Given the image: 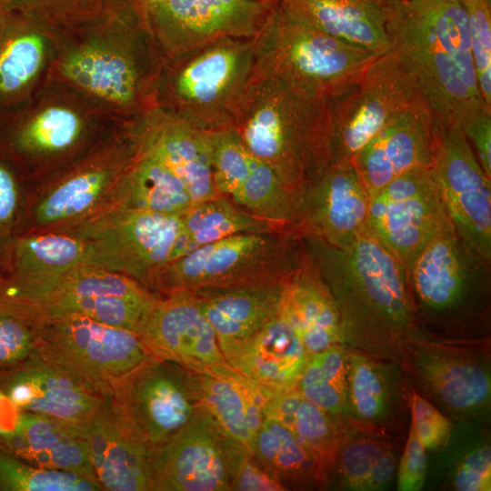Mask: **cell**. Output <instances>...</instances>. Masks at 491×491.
Here are the masks:
<instances>
[{
	"instance_id": "obj_26",
	"label": "cell",
	"mask_w": 491,
	"mask_h": 491,
	"mask_svg": "<svg viewBox=\"0 0 491 491\" xmlns=\"http://www.w3.org/2000/svg\"><path fill=\"white\" fill-rule=\"evenodd\" d=\"M54 52V29L25 14L0 9V115L44 84Z\"/></svg>"
},
{
	"instance_id": "obj_28",
	"label": "cell",
	"mask_w": 491,
	"mask_h": 491,
	"mask_svg": "<svg viewBox=\"0 0 491 491\" xmlns=\"http://www.w3.org/2000/svg\"><path fill=\"white\" fill-rule=\"evenodd\" d=\"M208 132L158 107L138 120L142 145L181 180L194 204L220 195L213 180Z\"/></svg>"
},
{
	"instance_id": "obj_18",
	"label": "cell",
	"mask_w": 491,
	"mask_h": 491,
	"mask_svg": "<svg viewBox=\"0 0 491 491\" xmlns=\"http://www.w3.org/2000/svg\"><path fill=\"white\" fill-rule=\"evenodd\" d=\"M436 128L432 173L446 211L460 235L491 262V179L458 124L436 117Z\"/></svg>"
},
{
	"instance_id": "obj_57",
	"label": "cell",
	"mask_w": 491,
	"mask_h": 491,
	"mask_svg": "<svg viewBox=\"0 0 491 491\" xmlns=\"http://www.w3.org/2000/svg\"><path fill=\"white\" fill-rule=\"evenodd\" d=\"M384 5H386V4H389V3H392V2H396V1H401V0H380Z\"/></svg>"
},
{
	"instance_id": "obj_16",
	"label": "cell",
	"mask_w": 491,
	"mask_h": 491,
	"mask_svg": "<svg viewBox=\"0 0 491 491\" xmlns=\"http://www.w3.org/2000/svg\"><path fill=\"white\" fill-rule=\"evenodd\" d=\"M424 98L392 52L378 55L349 89L330 100L331 163H353L396 115Z\"/></svg>"
},
{
	"instance_id": "obj_33",
	"label": "cell",
	"mask_w": 491,
	"mask_h": 491,
	"mask_svg": "<svg viewBox=\"0 0 491 491\" xmlns=\"http://www.w3.org/2000/svg\"><path fill=\"white\" fill-rule=\"evenodd\" d=\"M0 446L37 467L71 472L98 484L85 439L56 418L22 412L16 430L0 437Z\"/></svg>"
},
{
	"instance_id": "obj_5",
	"label": "cell",
	"mask_w": 491,
	"mask_h": 491,
	"mask_svg": "<svg viewBox=\"0 0 491 491\" xmlns=\"http://www.w3.org/2000/svg\"><path fill=\"white\" fill-rule=\"evenodd\" d=\"M121 122L47 77L27 101L0 115V153L25 178H39L84 155Z\"/></svg>"
},
{
	"instance_id": "obj_45",
	"label": "cell",
	"mask_w": 491,
	"mask_h": 491,
	"mask_svg": "<svg viewBox=\"0 0 491 491\" xmlns=\"http://www.w3.org/2000/svg\"><path fill=\"white\" fill-rule=\"evenodd\" d=\"M450 456L448 483L458 491H489L491 488V449L486 432L472 436Z\"/></svg>"
},
{
	"instance_id": "obj_48",
	"label": "cell",
	"mask_w": 491,
	"mask_h": 491,
	"mask_svg": "<svg viewBox=\"0 0 491 491\" xmlns=\"http://www.w3.org/2000/svg\"><path fill=\"white\" fill-rule=\"evenodd\" d=\"M458 1L466 17L480 93L491 106V2Z\"/></svg>"
},
{
	"instance_id": "obj_6",
	"label": "cell",
	"mask_w": 491,
	"mask_h": 491,
	"mask_svg": "<svg viewBox=\"0 0 491 491\" xmlns=\"http://www.w3.org/2000/svg\"><path fill=\"white\" fill-rule=\"evenodd\" d=\"M255 65L254 38L225 37L163 62L156 107L202 130L234 127Z\"/></svg>"
},
{
	"instance_id": "obj_56",
	"label": "cell",
	"mask_w": 491,
	"mask_h": 491,
	"mask_svg": "<svg viewBox=\"0 0 491 491\" xmlns=\"http://www.w3.org/2000/svg\"><path fill=\"white\" fill-rule=\"evenodd\" d=\"M249 1L264 3V4H276L278 3L279 0H249Z\"/></svg>"
},
{
	"instance_id": "obj_22",
	"label": "cell",
	"mask_w": 491,
	"mask_h": 491,
	"mask_svg": "<svg viewBox=\"0 0 491 491\" xmlns=\"http://www.w3.org/2000/svg\"><path fill=\"white\" fill-rule=\"evenodd\" d=\"M436 148V115L421 98L393 117L352 164L371 198L402 175L431 169Z\"/></svg>"
},
{
	"instance_id": "obj_50",
	"label": "cell",
	"mask_w": 491,
	"mask_h": 491,
	"mask_svg": "<svg viewBox=\"0 0 491 491\" xmlns=\"http://www.w3.org/2000/svg\"><path fill=\"white\" fill-rule=\"evenodd\" d=\"M410 422L426 450H442L452 434L450 419L411 387Z\"/></svg>"
},
{
	"instance_id": "obj_46",
	"label": "cell",
	"mask_w": 491,
	"mask_h": 491,
	"mask_svg": "<svg viewBox=\"0 0 491 491\" xmlns=\"http://www.w3.org/2000/svg\"><path fill=\"white\" fill-rule=\"evenodd\" d=\"M105 0H0V9L25 14L55 30L69 28L96 15Z\"/></svg>"
},
{
	"instance_id": "obj_10",
	"label": "cell",
	"mask_w": 491,
	"mask_h": 491,
	"mask_svg": "<svg viewBox=\"0 0 491 491\" xmlns=\"http://www.w3.org/2000/svg\"><path fill=\"white\" fill-rule=\"evenodd\" d=\"M0 296L30 323L80 315L135 332L157 295L129 276L83 263L31 285L0 278Z\"/></svg>"
},
{
	"instance_id": "obj_29",
	"label": "cell",
	"mask_w": 491,
	"mask_h": 491,
	"mask_svg": "<svg viewBox=\"0 0 491 491\" xmlns=\"http://www.w3.org/2000/svg\"><path fill=\"white\" fill-rule=\"evenodd\" d=\"M193 375L201 406L210 422L224 436L252 453L264 420V387L228 364L193 371Z\"/></svg>"
},
{
	"instance_id": "obj_31",
	"label": "cell",
	"mask_w": 491,
	"mask_h": 491,
	"mask_svg": "<svg viewBox=\"0 0 491 491\" xmlns=\"http://www.w3.org/2000/svg\"><path fill=\"white\" fill-rule=\"evenodd\" d=\"M291 277L205 288L192 294L221 346L251 336L275 318Z\"/></svg>"
},
{
	"instance_id": "obj_14",
	"label": "cell",
	"mask_w": 491,
	"mask_h": 491,
	"mask_svg": "<svg viewBox=\"0 0 491 491\" xmlns=\"http://www.w3.org/2000/svg\"><path fill=\"white\" fill-rule=\"evenodd\" d=\"M70 234L86 242L85 264L129 276L147 289L167 264L187 254L181 215L112 210Z\"/></svg>"
},
{
	"instance_id": "obj_19",
	"label": "cell",
	"mask_w": 491,
	"mask_h": 491,
	"mask_svg": "<svg viewBox=\"0 0 491 491\" xmlns=\"http://www.w3.org/2000/svg\"><path fill=\"white\" fill-rule=\"evenodd\" d=\"M276 4L164 0L148 10L144 25L164 62L221 38H255Z\"/></svg>"
},
{
	"instance_id": "obj_36",
	"label": "cell",
	"mask_w": 491,
	"mask_h": 491,
	"mask_svg": "<svg viewBox=\"0 0 491 491\" xmlns=\"http://www.w3.org/2000/svg\"><path fill=\"white\" fill-rule=\"evenodd\" d=\"M86 242L65 232H39L17 235L11 244L0 277L15 286L30 285L55 277L85 264Z\"/></svg>"
},
{
	"instance_id": "obj_21",
	"label": "cell",
	"mask_w": 491,
	"mask_h": 491,
	"mask_svg": "<svg viewBox=\"0 0 491 491\" xmlns=\"http://www.w3.org/2000/svg\"><path fill=\"white\" fill-rule=\"evenodd\" d=\"M135 333L155 357L193 371L228 364L214 328L189 291L157 295Z\"/></svg>"
},
{
	"instance_id": "obj_35",
	"label": "cell",
	"mask_w": 491,
	"mask_h": 491,
	"mask_svg": "<svg viewBox=\"0 0 491 491\" xmlns=\"http://www.w3.org/2000/svg\"><path fill=\"white\" fill-rule=\"evenodd\" d=\"M280 312L293 326L310 356L342 344L335 300L306 251L286 286Z\"/></svg>"
},
{
	"instance_id": "obj_42",
	"label": "cell",
	"mask_w": 491,
	"mask_h": 491,
	"mask_svg": "<svg viewBox=\"0 0 491 491\" xmlns=\"http://www.w3.org/2000/svg\"><path fill=\"white\" fill-rule=\"evenodd\" d=\"M257 217L288 228L296 209V198L274 170L253 155L249 175L233 199Z\"/></svg>"
},
{
	"instance_id": "obj_7",
	"label": "cell",
	"mask_w": 491,
	"mask_h": 491,
	"mask_svg": "<svg viewBox=\"0 0 491 491\" xmlns=\"http://www.w3.org/2000/svg\"><path fill=\"white\" fill-rule=\"evenodd\" d=\"M138 146V119L121 122L84 155L40 177L43 194L25 207L19 235L71 233L108 211Z\"/></svg>"
},
{
	"instance_id": "obj_54",
	"label": "cell",
	"mask_w": 491,
	"mask_h": 491,
	"mask_svg": "<svg viewBox=\"0 0 491 491\" xmlns=\"http://www.w3.org/2000/svg\"><path fill=\"white\" fill-rule=\"evenodd\" d=\"M22 412L0 391V437L13 434L19 424Z\"/></svg>"
},
{
	"instance_id": "obj_13",
	"label": "cell",
	"mask_w": 491,
	"mask_h": 491,
	"mask_svg": "<svg viewBox=\"0 0 491 491\" xmlns=\"http://www.w3.org/2000/svg\"><path fill=\"white\" fill-rule=\"evenodd\" d=\"M33 324L34 354L106 399H112L132 373L155 357L134 331L84 316Z\"/></svg>"
},
{
	"instance_id": "obj_4",
	"label": "cell",
	"mask_w": 491,
	"mask_h": 491,
	"mask_svg": "<svg viewBox=\"0 0 491 491\" xmlns=\"http://www.w3.org/2000/svg\"><path fill=\"white\" fill-rule=\"evenodd\" d=\"M329 105L279 78L252 76L234 126L297 203L331 164Z\"/></svg>"
},
{
	"instance_id": "obj_49",
	"label": "cell",
	"mask_w": 491,
	"mask_h": 491,
	"mask_svg": "<svg viewBox=\"0 0 491 491\" xmlns=\"http://www.w3.org/2000/svg\"><path fill=\"white\" fill-rule=\"evenodd\" d=\"M35 347V324L11 310L0 297V370L25 362Z\"/></svg>"
},
{
	"instance_id": "obj_44",
	"label": "cell",
	"mask_w": 491,
	"mask_h": 491,
	"mask_svg": "<svg viewBox=\"0 0 491 491\" xmlns=\"http://www.w3.org/2000/svg\"><path fill=\"white\" fill-rule=\"evenodd\" d=\"M208 134L215 186L233 200L249 175L253 154L234 127Z\"/></svg>"
},
{
	"instance_id": "obj_39",
	"label": "cell",
	"mask_w": 491,
	"mask_h": 491,
	"mask_svg": "<svg viewBox=\"0 0 491 491\" xmlns=\"http://www.w3.org/2000/svg\"><path fill=\"white\" fill-rule=\"evenodd\" d=\"M264 416L286 427L316 458L328 474L340 439L344 421H338L306 399L295 387L272 390L265 387Z\"/></svg>"
},
{
	"instance_id": "obj_11",
	"label": "cell",
	"mask_w": 491,
	"mask_h": 491,
	"mask_svg": "<svg viewBox=\"0 0 491 491\" xmlns=\"http://www.w3.org/2000/svg\"><path fill=\"white\" fill-rule=\"evenodd\" d=\"M396 363L411 387L443 414L465 421L487 413L489 339L436 336L417 327L399 346Z\"/></svg>"
},
{
	"instance_id": "obj_15",
	"label": "cell",
	"mask_w": 491,
	"mask_h": 491,
	"mask_svg": "<svg viewBox=\"0 0 491 491\" xmlns=\"http://www.w3.org/2000/svg\"><path fill=\"white\" fill-rule=\"evenodd\" d=\"M111 400L135 437L151 453L207 419L193 371L156 357L132 373Z\"/></svg>"
},
{
	"instance_id": "obj_55",
	"label": "cell",
	"mask_w": 491,
	"mask_h": 491,
	"mask_svg": "<svg viewBox=\"0 0 491 491\" xmlns=\"http://www.w3.org/2000/svg\"><path fill=\"white\" fill-rule=\"evenodd\" d=\"M135 13L144 25V19L150 8L164 0H129ZM145 26V25H144Z\"/></svg>"
},
{
	"instance_id": "obj_23",
	"label": "cell",
	"mask_w": 491,
	"mask_h": 491,
	"mask_svg": "<svg viewBox=\"0 0 491 491\" xmlns=\"http://www.w3.org/2000/svg\"><path fill=\"white\" fill-rule=\"evenodd\" d=\"M207 418L151 453L152 491H226L230 448Z\"/></svg>"
},
{
	"instance_id": "obj_12",
	"label": "cell",
	"mask_w": 491,
	"mask_h": 491,
	"mask_svg": "<svg viewBox=\"0 0 491 491\" xmlns=\"http://www.w3.org/2000/svg\"><path fill=\"white\" fill-rule=\"evenodd\" d=\"M306 256L291 230L241 233L202 246L167 264L149 289L161 295L293 276Z\"/></svg>"
},
{
	"instance_id": "obj_41",
	"label": "cell",
	"mask_w": 491,
	"mask_h": 491,
	"mask_svg": "<svg viewBox=\"0 0 491 491\" xmlns=\"http://www.w3.org/2000/svg\"><path fill=\"white\" fill-rule=\"evenodd\" d=\"M348 348L335 345L309 356L295 388L338 421L346 417Z\"/></svg>"
},
{
	"instance_id": "obj_37",
	"label": "cell",
	"mask_w": 491,
	"mask_h": 491,
	"mask_svg": "<svg viewBox=\"0 0 491 491\" xmlns=\"http://www.w3.org/2000/svg\"><path fill=\"white\" fill-rule=\"evenodd\" d=\"M193 204L181 180L142 145L139 137L137 152L108 211H149L182 215Z\"/></svg>"
},
{
	"instance_id": "obj_38",
	"label": "cell",
	"mask_w": 491,
	"mask_h": 491,
	"mask_svg": "<svg viewBox=\"0 0 491 491\" xmlns=\"http://www.w3.org/2000/svg\"><path fill=\"white\" fill-rule=\"evenodd\" d=\"M252 455L285 491L327 487L326 475L314 455L273 418L264 416Z\"/></svg>"
},
{
	"instance_id": "obj_30",
	"label": "cell",
	"mask_w": 491,
	"mask_h": 491,
	"mask_svg": "<svg viewBox=\"0 0 491 491\" xmlns=\"http://www.w3.org/2000/svg\"><path fill=\"white\" fill-rule=\"evenodd\" d=\"M226 362L253 382L272 390L296 386L310 355L280 312L251 336L220 346Z\"/></svg>"
},
{
	"instance_id": "obj_2",
	"label": "cell",
	"mask_w": 491,
	"mask_h": 491,
	"mask_svg": "<svg viewBox=\"0 0 491 491\" xmlns=\"http://www.w3.org/2000/svg\"><path fill=\"white\" fill-rule=\"evenodd\" d=\"M303 241L335 300L342 344L396 363L399 346L418 327L404 265L365 229L344 246Z\"/></svg>"
},
{
	"instance_id": "obj_32",
	"label": "cell",
	"mask_w": 491,
	"mask_h": 491,
	"mask_svg": "<svg viewBox=\"0 0 491 491\" xmlns=\"http://www.w3.org/2000/svg\"><path fill=\"white\" fill-rule=\"evenodd\" d=\"M294 19L377 55L390 51L380 0H279Z\"/></svg>"
},
{
	"instance_id": "obj_53",
	"label": "cell",
	"mask_w": 491,
	"mask_h": 491,
	"mask_svg": "<svg viewBox=\"0 0 491 491\" xmlns=\"http://www.w3.org/2000/svg\"><path fill=\"white\" fill-rule=\"evenodd\" d=\"M469 142L474 145L477 159L491 179V111H485L470 119L461 127Z\"/></svg>"
},
{
	"instance_id": "obj_51",
	"label": "cell",
	"mask_w": 491,
	"mask_h": 491,
	"mask_svg": "<svg viewBox=\"0 0 491 491\" xmlns=\"http://www.w3.org/2000/svg\"><path fill=\"white\" fill-rule=\"evenodd\" d=\"M427 470L426 449L410 422L407 439L397 466V490L417 491L423 488Z\"/></svg>"
},
{
	"instance_id": "obj_40",
	"label": "cell",
	"mask_w": 491,
	"mask_h": 491,
	"mask_svg": "<svg viewBox=\"0 0 491 491\" xmlns=\"http://www.w3.org/2000/svg\"><path fill=\"white\" fill-rule=\"evenodd\" d=\"M181 218L188 236L187 254L237 234L285 229L256 216L225 195L193 204Z\"/></svg>"
},
{
	"instance_id": "obj_1",
	"label": "cell",
	"mask_w": 491,
	"mask_h": 491,
	"mask_svg": "<svg viewBox=\"0 0 491 491\" xmlns=\"http://www.w3.org/2000/svg\"><path fill=\"white\" fill-rule=\"evenodd\" d=\"M163 59L129 0H105L99 13L55 30L48 77L132 121L156 107Z\"/></svg>"
},
{
	"instance_id": "obj_47",
	"label": "cell",
	"mask_w": 491,
	"mask_h": 491,
	"mask_svg": "<svg viewBox=\"0 0 491 491\" xmlns=\"http://www.w3.org/2000/svg\"><path fill=\"white\" fill-rule=\"evenodd\" d=\"M25 180L20 170L0 153V268L20 233L26 205Z\"/></svg>"
},
{
	"instance_id": "obj_8",
	"label": "cell",
	"mask_w": 491,
	"mask_h": 491,
	"mask_svg": "<svg viewBox=\"0 0 491 491\" xmlns=\"http://www.w3.org/2000/svg\"><path fill=\"white\" fill-rule=\"evenodd\" d=\"M490 263L452 222L446 225L421 250L408 273L418 327L436 336L463 337L480 323L487 314Z\"/></svg>"
},
{
	"instance_id": "obj_24",
	"label": "cell",
	"mask_w": 491,
	"mask_h": 491,
	"mask_svg": "<svg viewBox=\"0 0 491 491\" xmlns=\"http://www.w3.org/2000/svg\"><path fill=\"white\" fill-rule=\"evenodd\" d=\"M0 391L21 412L74 426L88 421L108 400L35 354L15 366L0 370Z\"/></svg>"
},
{
	"instance_id": "obj_3",
	"label": "cell",
	"mask_w": 491,
	"mask_h": 491,
	"mask_svg": "<svg viewBox=\"0 0 491 491\" xmlns=\"http://www.w3.org/2000/svg\"><path fill=\"white\" fill-rule=\"evenodd\" d=\"M390 52L436 117L461 127L491 111L480 93L471 40L458 0H401L385 5Z\"/></svg>"
},
{
	"instance_id": "obj_17",
	"label": "cell",
	"mask_w": 491,
	"mask_h": 491,
	"mask_svg": "<svg viewBox=\"0 0 491 491\" xmlns=\"http://www.w3.org/2000/svg\"><path fill=\"white\" fill-rule=\"evenodd\" d=\"M450 222L432 168L421 169L393 179L371 196L365 230L408 275L421 250Z\"/></svg>"
},
{
	"instance_id": "obj_20",
	"label": "cell",
	"mask_w": 491,
	"mask_h": 491,
	"mask_svg": "<svg viewBox=\"0 0 491 491\" xmlns=\"http://www.w3.org/2000/svg\"><path fill=\"white\" fill-rule=\"evenodd\" d=\"M369 203L353 164L331 163L299 199L288 229L302 239L344 246L365 229Z\"/></svg>"
},
{
	"instance_id": "obj_27",
	"label": "cell",
	"mask_w": 491,
	"mask_h": 491,
	"mask_svg": "<svg viewBox=\"0 0 491 491\" xmlns=\"http://www.w3.org/2000/svg\"><path fill=\"white\" fill-rule=\"evenodd\" d=\"M72 426L86 443L102 490L152 491L151 452L135 437L111 399L88 421Z\"/></svg>"
},
{
	"instance_id": "obj_9",
	"label": "cell",
	"mask_w": 491,
	"mask_h": 491,
	"mask_svg": "<svg viewBox=\"0 0 491 491\" xmlns=\"http://www.w3.org/2000/svg\"><path fill=\"white\" fill-rule=\"evenodd\" d=\"M254 44L253 76L279 78L326 100L353 86L378 56L294 19L278 3Z\"/></svg>"
},
{
	"instance_id": "obj_52",
	"label": "cell",
	"mask_w": 491,
	"mask_h": 491,
	"mask_svg": "<svg viewBox=\"0 0 491 491\" xmlns=\"http://www.w3.org/2000/svg\"><path fill=\"white\" fill-rule=\"evenodd\" d=\"M230 490L238 491H285L246 452L237 463L231 478Z\"/></svg>"
},
{
	"instance_id": "obj_43",
	"label": "cell",
	"mask_w": 491,
	"mask_h": 491,
	"mask_svg": "<svg viewBox=\"0 0 491 491\" xmlns=\"http://www.w3.org/2000/svg\"><path fill=\"white\" fill-rule=\"evenodd\" d=\"M85 476L37 467L0 446V491H97Z\"/></svg>"
},
{
	"instance_id": "obj_25",
	"label": "cell",
	"mask_w": 491,
	"mask_h": 491,
	"mask_svg": "<svg viewBox=\"0 0 491 491\" xmlns=\"http://www.w3.org/2000/svg\"><path fill=\"white\" fill-rule=\"evenodd\" d=\"M408 385L397 363L348 348L346 420L403 440Z\"/></svg>"
},
{
	"instance_id": "obj_34",
	"label": "cell",
	"mask_w": 491,
	"mask_h": 491,
	"mask_svg": "<svg viewBox=\"0 0 491 491\" xmlns=\"http://www.w3.org/2000/svg\"><path fill=\"white\" fill-rule=\"evenodd\" d=\"M401 440L345 420L327 486L376 491L388 487L397 468Z\"/></svg>"
}]
</instances>
